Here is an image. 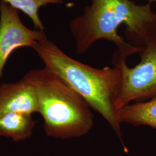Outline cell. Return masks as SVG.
I'll return each mask as SVG.
<instances>
[{
	"label": "cell",
	"instance_id": "6da1fadb",
	"mask_svg": "<svg viewBox=\"0 0 156 156\" xmlns=\"http://www.w3.org/2000/svg\"><path fill=\"white\" fill-rule=\"evenodd\" d=\"M83 13L70 23L76 50L83 54L95 42L107 39L126 59L140 53L156 37V13L151 2L140 5L131 0H90Z\"/></svg>",
	"mask_w": 156,
	"mask_h": 156
},
{
	"label": "cell",
	"instance_id": "7a4b0ae2",
	"mask_svg": "<svg viewBox=\"0 0 156 156\" xmlns=\"http://www.w3.org/2000/svg\"><path fill=\"white\" fill-rule=\"evenodd\" d=\"M32 48L45 67L62 78L105 119L127 151L117 108L122 82L120 68L117 65L102 69L90 67L68 56L48 38L36 42Z\"/></svg>",
	"mask_w": 156,
	"mask_h": 156
},
{
	"label": "cell",
	"instance_id": "3957f363",
	"mask_svg": "<svg viewBox=\"0 0 156 156\" xmlns=\"http://www.w3.org/2000/svg\"><path fill=\"white\" fill-rule=\"evenodd\" d=\"M23 78L33 88L48 136L67 140L89 133L94 126L92 109L62 78L46 67L30 70Z\"/></svg>",
	"mask_w": 156,
	"mask_h": 156
},
{
	"label": "cell",
	"instance_id": "277c9868",
	"mask_svg": "<svg viewBox=\"0 0 156 156\" xmlns=\"http://www.w3.org/2000/svg\"><path fill=\"white\" fill-rule=\"evenodd\" d=\"M140 55V62L133 68L128 67L127 59L117 51L113 57V64L120 67L122 73L119 112L133 102H143L156 97V37L146 44Z\"/></svg>",
	"mask_w": 156,
	"mask_h": 156
},
{
	"label": "cell",
	"instance_id": "5b68a950",
	"mask_svg": "<svg viewBox=\"0 0 156 156\" xmlns=\"http://www.w3.org/2000/svg\"><path fill=\"white\" fill-rule=\"evenodd\" d=\"M47 39L45 31L31 30L23 23L18 11L0 1V78L12 53L19 48L30 47Z\"/></svg>",
	"mask_w": 156,
	"mask_h": 156
},
{
	"label": "cell",
	"instance_id": "8992f818",
	"mask_svg": "<svg viewBox=\"0 0 156 156\" xmlns=\"http://www.w3.org/2000/svg\"><path fill=\"white\" fill-rule=\"evenodd\" d=\"M8 112L28 115L38 112L34 90L24 78L16 82L0 84V114Z\"/></svg>",
	"mask_w": 156,
	"mask_h": 156
},
{
	"label": "cell",
	"instance_id": "52a82bcc",
	"mask_svg": "<svg viewBox=\"0 0 156 156\" xmlns=\"http://www.w3.org/2000/svg\"><path fill=\"white\" fill-rule=\"evenodd\" d=\"M37 124L32 115L8 112L0 114V137L10 138L15 142L31 138Z\"/></svg>",
	"mask_w": 156,
	"mask_h": 156
},
{
	"label": "cell",
	"instance_id": "ba28073f",
	"mask_svg": "<svg viewBox=\"0 0 156 156\" xmlns=\"http://www.w3.org/2000/svg\"><path fill=\"white\" fill-rule=\"evenodd\" d=\"M120 123L156 129V97L151 100L129 104L119 113Z\"/></svg>",
	"mask_w": 156,
	"mask_h": 156
},
{
	"label": "cell",
	"instance_id": "9c48e42d",
	"mask_svg": "<svg viewBox=\"0 0 156 156\" xmlns=\"http://www.w3.org/2000/svg\"><path fill=\"white\" fill-rule=\"evenodd\" d=\"M17 11H21L31 20L36 30L44 31L45 27L39 16V9L49 4H62V0H1Z\"/></svg>",
	"mask_w": 156,
	"mask_h": 156
},
{
	"label": "cell",
	"instance_id": "30bf717a",
	"mask_svg": "<svg viewBox=\"0 0 156 156\" xmlns=\"http://www.w3.org/2000/svg\"><path fill=\"white\" fill-rule=\"evenodd\" d=\"M149 2H154V1H156V0H149Z\"/></svg>",
	"mask_w": 156,
	"mask_h": 156
},
{
	"label": "cell",
	"instance_id": "8fae6325",
	"mask_svg": "<svg viewBox=\"0 0 156 156\" xmlns=\"http://www.w3.org/2000/svg\"></svg>",
	"mask_w": 156,
	"mask_h": 156
}]
</instances>
